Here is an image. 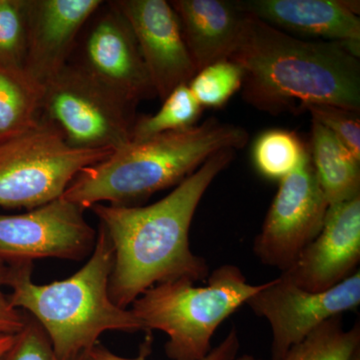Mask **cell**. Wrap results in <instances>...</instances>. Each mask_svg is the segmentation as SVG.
I'll list each match as a JSON object with an SVG mask.
<instances>
[{"label": "cell", "instance_id": "3957f363", "mask_svg": "<svg viewBox=\"0 0 360 360\" xmlns=\"http://www.w3.org/2000/svg\"><path fill=\"white\" fill-rule=\"evenodd\" d=\"M248 137L243 127L210 117L188 129L131 141L82 170L61 198L82 210L103 202L132 205L179 186L219 151L245 148Z\"/></svg>", "mask_w": 360, "mask_h": 360}, {"label": "cell", "instance_id": "4fadbf2b", "mask_svg": "<svg viewBox=\"0 0 360 360\" xmlns=\"http://www.w3.org/2000/svg\"><path fill=\"white\" fill-rule=\"evenodd\" d=\"M360 262V195L329 206L321 232L281 276L310 292L335 288Z\"/></svg>", "mask_w": 360, "mask_h": 360}, {"label": "cell", "instance_id": "9c48e42d", "mask_svg": "<svg viewBox=\"0 0 360 360\" xmlns=\"http://www.w3.org/2000/svg\"><path fill=\"white\" fill-rule=\"evenodd\" d=\"M245 304L269 322L272 360H281L324 321L359 307L360 270L322 292L303 290L281 276L264 283Z\"/></svg>", "mask_w": 360, "mask_h": 360}, {"label": "cell", "instance_id": "ba28073f", "mask_svg": "<svg viewBox=\"0 0 360 360\" xmlns=\"http://www.w3.org/2000/svg\"><path fill=\"white\" fill-rule=\"evenodd\" d=\"M329 205L317 179L310 153L279 181V188L253 252L262 264L286 271L321 232Z\"/></svg>", "mask_w": 360, "mask_h": 360}, {"label": "cell", "instance_id": "7a4b0ae2", "mask_svg": "<svg viewBox=\"0 0 360 360\" xmlns=\"http://www.w3.org/2000/svg\"><path fill=\"white\" fill-rule=\"evenodd\" d=\"M229 60L243 71V99L271 115L303 112L309 104L360 111V63L338 42L307 40L246 14Z\"/></svg>", "mask_w": 360, "mask_h": 360}, {"label": "cell", "instance_id": "83f0119b", "mask_svg": "<svg viewBox=\"0 0 360 360\" xmlns=\"http://www.w3.org/2000/svg\"><path fill=\"white\" fill-rule=\"evenodd\" d=\"M15 335H0V359L4 356V354L9 349V347L13 345Z\"/></svg>", "mask_w": 360, "mask_h": 360}, {"label": "cell", "instance_id": "f1b7e54d", "mask_svg": "<svg viewBox=\"0 0 360 360\" xmlns=\"http://www.w3.org/2000/svg\"><path fill=\"white\" fill-rule=\"evenodd\" d=\"M234 360H262L260 359H257V357L252 356V355L245 354L241 355V356L236 357Z\"/></svg>", "mask_w": 360, "mask_h": 360}, {"label": "cell", "instance_id": "cb8c5ba5", "mask_svg": "<svg viewBox=\"0 0 360 360\" xmlns=\"http://www.w3.org/2000/svg\"><path fill=\"white\" fill-rule=\"evenodd\" d=\"M304 111H309L312 120L329 130L360 161L359 112L330 104H309Z\"/></svg>", "mask_w": 360, "mask_h": 360}, {"label": "cell", "instance_id": "7c38bea8", "mask_svg": "<svg viewBox=\"0 0 360 360\" xmlns=\"http://www.w3.org/2000/svg\"><path fill=\"white\" fill-rule=\"evenodd\" d=\"M129 21L142 58L161 101L176 87L188 84L196 75L195 65L176 13L165 0L112 1Z\"/></svg>", "mask_w": 360, "mask_h": 360}, {"label": "cell", "instance_id": "5bb4252c", "mask_svg": "<svg viewBox=\"0 0 360 360\" xmlns=\"http://www.w3.org/2000/svg\"><path fill=\"white\" fill-rule=\"evenodd\" d=\"M101 0H28V44L25 71L45 84L70 63L78 37Z\"/></svg>", "mask_w": 360, "mask_h": 360}, {"label": "cell", "instance_id": "277c9868", "mask_svg": "<svg viewBox=\"0 0 360 360\" xmlns=\"http://www.w3.org/2000/svg\"><path fill=\"white\" fill-rule=\"evenodd\" d=\"M113 260L112 243L101 225L89 262L63 281L37 284L32 281L33 262L7 264L6 285L13 290L9 302L39 322L59 359L89 352L105 331L146 330L131 309L111 300L108 283Z\"/></svg>", "mask_w": 360, "mask_h": 360}, {"label": "cell", "instance_id": "603a6c76", "mask_svg": "<svg viewBox=\"0 0 360 360\" xmlns=\"http://www.w3.org/2000/svg\"><path fill=\"white\" fill-rule=\"evenodd\" d=\"M243 82L240 66L225 59L198 71L188 87L201 108H221L241 89Z\"/></svg>", "mask_w": 360, "mask_h": 360}, {"label": "cell", "instance_id": "d4e9b609", "mask_svg": "<svg viewBox=\"0 0 360 360\" xmlns=\"http://www.w3.org/2000/svg\"><path fill=\"white\" fill-rule=\"evenodd\" d=\"M86 354V352H85ZM68 360H82L84 354ZM0 360H61L56 356L41 326L27 314L25 328L15 335L13 345Z\"/></svg>", "mask_w": 360, "mask_h": 360}, {"label": "cell", "instance_id": "4316f807", "mask_svg": "<svg viewBox=\"0 0 360 360\" xmlns=\"http://www.w3.org/2000/svg\"><path fill=\"white\" fill-rule=\"evenodd\" d=\"M8 265L0 260V335H15L25 328L27 314L15 309L2 290L6 285Z\"/></svg>", "mask_w": 360, "mask_h": 360}, {"label": "cell", "instance_id": "44dd1931", "mask_svg": "<svg viewBox=\"0 0 360 360\" xmlns=\"http://www.w3.org/2000/svg\"><path fill=\"white\" fill-rule=\"evenodd\" d=\"M155 115L135 120L131 141H141L165 132L179 131L195 127L203 108L191 94L188 84L179 85L162 101Z\"/></svg>", "mask_w": 360, "mask_h": 360}, {"label": "cell", "instance_id": "6da1fadb", "mask_svg": "<svg viewBox=\"0 0 360 360\" xmlns=\"http://www.w3.org/2000/svg\"><path fill=\"white\" fill-rule=\"evenodd\" d=\"M234 158L236 150L219 151L153 205L99 203L90 208L112 243L115 260L108 293L117 307L127 309L156 284L208 278L205 258L191 250L189 229L205 191Z\"/></svg>", "mask_w": 360, "mask_h": 360}, {"label": "cell", "instance_id": "d6986e66", "mask_svg": "<svg viewBox=\"0 0 360 360\" xmlns=\"http://www.w3.org/2000/svg\"><path fill=\"white\" fill-rule=\"evenodd\" d=\"M281 360H360V326L345 329L342 315L321 323Z\"/></svg>", "mask_w": 360, "mask_h": 360}, {"label": "cell", "instance_id": "8fae6325", "mask_svg": "<svg viewBox=\"0 0 360 360\" xmlns=\"http://www.w3.org/2000/svg\"><path fill=\"white\" fill-rule=\"evenodd\" d=\"M103 2L85 25L79 60L73 65L136 108L156 97L134 30L112 1Z\"/></svg>", "mask_w": 360, "mask_h": 360}, {"label": "cell", "instance_id": "8992f818", "mask_svg": "<svg viewBox=\"0 0 360 360\" xmlns=\"http://www.w3.org/2000/svg\"><path fill=\"white\" fill-rule=\"evenodd\" d=\"M113 151L72 148L41 118L32 129L0 142V206L33 210L58 200L82 170Z\"/></svg>", "mask_w": 360, "mask_h": 360}, {"label": "cell", "instance_id": "30bf717a", "mask_svg": "<svg viewBox=\"0 0 360 360\" xmlns=\"http://www.w3.org/2000/svg\"><path fill=\"white\" fill-rule=\"evenodd\" d=\"M79 206L59 198L22 214H0V260L6 264L39 258L84 259L97 232Z\"/></svg>", "mask_w": 360, "mask_h": 360}, {"label": "cell", "instance_id": "e0dca14e", "mask_svg": "<svg viewBox=\"0 0 360 360\" xmlns=\"http://www.w3.org/2000/svg\"><path fill=\"white\" fill-rule=\"evenodd\" d=\"M309 148L315 174L329 206L360 195V161L314 120Z\"/></svg>", "mask_w": 360, "mask_h": 360}, {"label": "cell", "instance_id": "ac0fdd59", "mask_svg": "<svg viewBox=\"0 0 360 360\" xmlns=\"http://www.w3.org/2000/svg\"><path fill=\"white\" fill-rule=\"evenodd\" d=\"M44 89L25 71L0 68V142L39 124Z\"/></svg>", "mask_w": 360, "mask_h": 360}, {"label": "cell", "instance_id": "52a82bcc", "mask_svg": "<svg viewBox=\"0 0 360 360\" xmlns=\"http://www.w3.org/2000/svg\"><path fill=\"white\" fill-rule=\"evenodd\" d=\"M41 118L72 148L110 150L131 142L136 120L134 106L70 63L45 84Z\"/></svg>", "mask_w": 360, "mask_h": 360}, {"label": "cell", "instance_id": "484cf974", "mask_svg": "<svg viewBox=\"0 0 360 360\" xmlns=\"http://www.w3.org/2000/svg\"><path fill=\"white\" fill-rule=\"evenodd\" d=\"M239 347L240 343H239L238 329L232 328L231 333L227 335L224 340L217 347L212 348L210 354L202 360H234L238 355ZM82 360H146V357L144 354L136 359L120 356L98 342L84 354Z\"/></svg>", "mask_w": 360, "mask_h": 360}, {"label": "cell", "instance_id": "9a60e30c", "mask_svg": "<svg viewBox=\"0 0 360 360\" xmlns=\"http://www.w3.org/2000/svg\"><path fill=\"white\" fill-rule=\"evenodd\" d=\"M239 8L290 34L349 47L359 56V2L342 0H238Z\"/></svg>", "mask_w": 360, "mask_h": 360}, {"label": "cell", "instance_id": "ffe728a7", "mask_svg": "<svg viewBox=\"0 0 360 360\" xmlns=\"http://www.w3.org/2000/svg\"><path fill=\"white\" fill-rule=\"evenodd\" d=\"M309 153V148L296 132L269 129L262 132L253 144L252 160L262 176L281 181Z\"/></svg>", "mask_w": 360, "mask_h": 360}, {"label": "cell", "instance_id": "2e32d148", "mask_svg": "<svg viewBox=\"0 0 360 360\" xmlns=\"http://www.w3.org/2000/svg\"><path fill=\"white\" fill-rule=\"evenodd\" d=\"M170 4L179 18L196 70L231 58L246 18L236 1L174 0Z\"/></svg>", "mask_w": 360, "mask_h": 360}, {"label": "cell", "instance_id": "7402d4cb", "mask_svg": "<svg viewBox=\"0 0 360 360\" xmlns=\"http://www.w3.org/2000/svg\"><path fill=\"white\" fill-rule=\"evenodd\" d=\"M28 0H0V68L25 71Z\"/></svg>", "mask_w": 360, "mask_h": 360}, {"label": "cell", "instance_id": "5b68a950", "mask_svg": "<svg viewBox=\"0 0 360 360\" xmlns=\"http://www.w3.org/2000/svg\"><path fill=\"white\" fill-rule=\"evenodd\" d=\"M188 279L156 284L132 303L131 311L146 330L163 331L172 360H202L220 324L262 290L250 284L236 265L213 270L203 286Z\"/></svg>", "mask_w": 360, "mask_h": 360}]
</instances>
